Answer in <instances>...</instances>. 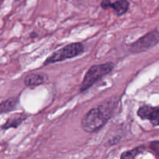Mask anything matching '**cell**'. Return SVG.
I'll return each mask as SVG.
<instances>
[{
  "mask_svg": "<svg viewBox=\"0 0 159 159\" xmlns=\"http://www.w3.org/2000/svg\"><path fill=\"white\" fill-rule=\"evenodd\" d=\"M137 115L142 120H147L154 126H159V107L142 106L137 110Z\"/></svg>",
  "mask_w": 159,
  "mask_h": 159,
  "instance_id": "5",
  "label": "cell"
},
{
  "mask_svg": "<svg viewBox=\"0 0 159 159\" xmlns=\"http://www.w3.org/2000/svg\"><path fill=\"white\" fill-rule=\"evenodd\" d=\"M129 2L128 0H116L112 2L110 8L113 9L117 16H122L127 12L129 9Z\"/></svg>",
  "mask_w": 159,
  "mask_h": 159,
  "instance_id": "8",
  "label": "cell"
},
{
  "mask_svg": "<svg viewBox=\"0 0 159 159\" xmlns=\"http://www.w3.org/2000/svg\"><path fill=\"white\" fill-rule=\"evenodd\" d=\"M116 102L112 99L103 102L98 107L89 110L81 120L83 130L89 134L101 130L115 113Z\"/></svg>",
  "mask_w": 159,
  "mask_h": 159,
  "instance_id": "1",
  "label": "cell"
},
{
  "mask_svg": "<svg viewBox=\"0 0 159 159\" xmlns=\"http://www.w3.org/2000/svg\"><path fill=\"white\" fill-rule=\"evenodd\" d=\"M145 150L144 146H138L129 151L123 152L120 155V159H135L137 155L143 153Z\"/></svg>",
  "mask_w": 159,
  "mask_h": 159,
  "instance_id": "10",
  "label": "cell"
},
{
  "mask_svg": "<svg viewBox=\"0 0 159 159\" xmlns=\"http://www.w3.org/2000/svg\"><path fill=\"white\" fill-rule=\"evenodd\" d=\"M27 115L24 113H14L6 120V122L1 126L0 128L3 130H9V129H17L27 119Z\"/></svg>",
  "mask_w": 159,
  "mask_h": 159,
  "instance_id": "6",
  "label": "cell"
},
{
  "mask_svg": "<svg viewBox=\"0 0 159 159\" xmlns=\"http://www.w3.org/2000/svg\"><path fill=\"white\" fill-rule=\"evenodd\" d=\"M112 4V1L111 0H101V7L103 9H110V6Z\"/></svg>",
  "mask_w": 159,
  "mask_h": 159,
  "instance_id": "11",
  "label": "cell"
},
{
  "mask_svg": "<svg viewBox=\"0 0 159 159\" xmlns=\"http://www.w3.org/2000/svg\"><path fill=\"white\" fill-rule=\"evenodd\" d=\"M19 99L17 97L9 98L0 102V114L8 113L17 109L18 105Z\"/></svg>",
  "mask_w": 159,
  "mask_h": 159,
  "instance_id": "9",
  "label": "cell"
},
{
  "mask_svg": "<svg viewBox=\"0 0 159 159\" xmlns=\"http://www.w3.org/2000/svg\"><path fill=\"white\" fill-rule=\"evenodd\" d=\"M84 51H85V47H84V43H80V42L70 43V44L52 53L49 57L45 59L43 65L46 66V65H51V64L73 58V57H76L82 54Z\"/></svg>",
  "mask_w": 159,
  "mask_h": 159,
  "instance_id": "3",
  "label": "cell"
},
{
  "mask_svg": "<svg viewBox=\"0 0 159 159\" xmlns=\"http://www.w3.org/2000/svg\"><path fill=\"white\" fill-rule=\"evenodd\" d=\"M159 42V31L153 30L139 38L129 46V51L132 54L144 52L154 48Z\"/></svg>",
  "mask_w": 159,
  "mask_h": 159,
  "instance_id": "4",
  "label": "cell"
},
{
  "mask_svg": "<svg viewBox=\"0 0 159 159\" xmlns=\"http://www.w3.org/2000/svg\"><path fill=\"white\" fill-rule=\"evenodd\" d=\"M114 68L115 65L112 62H106L99 65H92L84 75V79L81 82L80 92L84 93L88 90L103 77L112 72Z\"/></svg>",
  "mask_w": 159,
  "mask_h": 159,
  "instance_id": "2",
  "label": "cell"
},
{
  "mask_svg": "<svg viewBox=\"0 0 159 159\" xmlns=\"http://www.w3.org/2000/svg\"><path fill=\"white\" fill-rule=\"evenodd\" d=\"M151 148L156 154L157 155L159 156V143L158 142H153L151 143Z\"/></svg>",
  "mask_w": 159,
  "mask_h": 159,
  "instance_id": "12",
  "label": "cell"
},
{
  "mask_svg": "<svg viewBox=\"0 0 159 159\" xmlns=\"http://www.w3.org/2000/svg\"><path fill=\"white\" fill-rule=\"evenodd\" d=\"M48 75L45 73H31L25 76L23 83L27 87H34L48 82Z\"/></svg>",
  "mask_w": 159,
  "mask_h": 159,
  "instance_id": "7",
  "label": "cell"
}]
</instances>
